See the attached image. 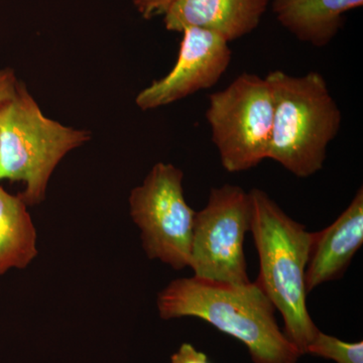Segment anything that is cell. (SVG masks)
Masks as SVG:
<instances>
[{
	"mask_svg": "<svg viewBox=\"0 0 363 363\" xmlns=\"http://www.w3.org/2000/svg\"><path fill=\"white\" fill-rule=\"evenodd\" d=\"M307 353L337 363H363V342H345L319 330L308 346Z\"/></svg>",
	"mask_w": 363,
	"mask_h": 363,
	"instance_id": "13",
	"label": "cell"
},
{
	"mask_svg": "<svg viewBox=\"0 0 363 363\" xmlns=\"http://www.w3.org/2000/svg\"><path fill=\"white\" fill-rule=\"evenodd\" d=\"M162 319L196 317L247 346L255 363H298L302 357L277 324L269 298L255 283L177 279L157 295Z\"/></svg>",
	"mask_w": 363,
	"mask_h": 363,
	"instance_id": "1",
	"label": "cell"
},
{
	"mask_svg": "<svg viewBox=\"0 0 363 363\" xmlns=\"http://www.w3.org/2000/svg\"><path fill=\"white\" fill-rule=\"evenodd\" d=\"M183 179L182 169L157 162L130 196V216L147 257L175 269L190 264L197 213L186 202Z\"/></svg>",
	"mask_w": 363,
	"mask_h": 363,
	"instance_id": "6",
	"label": "cell"
},
{
	"mask_svg": "<svg viewBox=\"0 0 363 363\" xmlns=\"http://www.w3.org/2000/svg\"><path fill=\"white\" fill-rule=\"evenodd\" d=\"M272 126L267 159L279 162L298 178L323 168L329 143L337 136L342 113L319 72L291 76L269 72Z\"/></svg>",
	"mask_w": 363,
	"mask_h": 363,
	"instance_id": "3",
	"label": "cell"
},
{
	"mask_svg": "<svg viewBox=\"0 0 363 363\" xmlns=\"http://www.w3.org/2000/svg\"><path fill=\"white\" fill-rule=\"evenodd\" d=\"M37 238L28 205L0 186V276L26 269L37 257Z\"/></svg>",
	"mask_w": 363,
	"mask_h": 363,
	"instance_id": "12",
	"label": "cell"
},
{
	"mask_svg": "<svg viewBox=\"0 0 363 363\" xmlns=\"http://www.w3.org/2000/svg\"><path fill=\"white\" fill-rule=\"evenodd\" d=\"M171 363H210L206 354L196 350L190 343L182 344L171 357Z\"/></svg>",
	"mask_w": 363,
	"mask_h": 363,
	"instance_id": "16",
	"label": "cell"
},
{
	"mask_svg": "<svg viewBox=\"0 0 363 363\" xmlns=\"http://www.w3.org/2000/svg\"><path fill=\"white\" fill-rule=\"evenodd\" d=\"M138 13L145 20L162 16L174 0H131Z\"/></svg>",
	"mask_w": 363,
	"mask_h": 363,
	"instance_id": "14",
	"label": "cell"
},
{
	"mask_svg": "<svg viewBox=\"0 0 363 363\" xmlns=\"http://www.w3.org/2000/svg\"><path fill=\"white\" fill-rule=\"evenodd\" d=\"M363 0H272L277 20L298 40L326 47L343 26V16Z\"/></svg>",
	"mask_w": 363,
	"mask_h": 363,
	"instance_id": "11",
	"label": "cell"
},
{
	"mask_svg": "<svg viewBox=\"0 0 363 363\" xmlns=\"http://www.w3.org/2000/svg\"><path fill=\"white\" fill-rule=\"evenodd\" d=\"M252 231L259 257L257 285L284 319V334L306 354L319 329L307 308L305 274L314 233L294 220L260 189L250 192Z\"/></svg>",
	"mask_w": 363,
	"mask_h": 363,
	"instance_id": "2",
	"label": "cell"
},
{
	"mask_svg": "<svg viewBox=\"0 0 363 363\" xmlns=\"http://www.w3.org/2000/svg\"><path fill=\"white\" fill-rule=\"evenodd\" d=\"M250 193L240 186L213 188L206 206L197 212L189 267L197 278L247 284L245 234L252 224Z\"/></svg>",
	"mask_w": 363,
	"mask_h": 363,
	"instance_id": "7",
	"label": "cell"
},
{
	"mask_svg": "<svg viewBox=\"0 0 363 363\" xmlns=\"http://www.w3.org/2000/svg\"><path fill=\"white\" fill-rule=\"evenodd\" d=\"M271 0H174L162 14L169 32L189 28L216 33L226 42L252 33Z\"/></svg>",
	"mask_w": 363,
	"mask_h": 363,
	"instance_id": "9",
	"label": "cell"
},
{
	"mask_svg": "<svg viewBox=\"0 0 363 363\" xmlns=\"http://www.w3.org/2000/svg\"><path fill=\"white\" fill-rule=\"evenodd\" d=\"M272 112L269 83L255 74L242 73L210 95L205 116L227 172L247 171L267 159Z\"/></svg>",
	"mask_w": 363,
	"mask_h": 363,
	"instance_id": "5",
	"label": "cell"
},
{
	"mask_svg": "<svg viewBox=\"0 0 363 363\" xmlns=\"http://www.w3.org/2000/svg\"><path fill=\"white\" fill-rule=\"evenodd\" d=\"M182 33L174 68L136 96L135 104L142 111L166 106L213 87L230 65L229 43L216 33L196 28H186Z\"/></svg>",
	"mask_w": 363,
	"mask_h": 363,
	"instance_id": "8",
	"label": "cell"
},
{
	"mask_svg": "<svg viewBox=\"0 0 363 363\" xmlns=\"http://www.w3.org/2000/svg\"><path fill=\"white\" fill-rule=\"evenodd\" d=\"M21 82L11 69H0V105L16 94Z\"/></svg>",
	"mask_w": 363,
	"mask_h": 363,
	"instance_id": "15",
	"label": "cell"
},
{
	"mask_svg": "<svg viewBox=\"0 0 363 363\" xmlns=\"http://www.w3.org/2000/svg\"><path fill=\"white\" fill-rule=\"evenodd\" d=\"M90 131L49 118L21 83L0 105V182H23L28 206L44 201L50 179L71 150L89 142Z\"/></svg>",
	"mask_w": 363,
	"mask_h": 363,
	"instance_id": "4",
	"label": "cell"
},
{
	"mask_svg": "<svg viewBox=\"0 0 363 363\" xmlns=\"http://www.w3.org/2000/svg\"><path fill=\"white\" fill-rule=\"evenodd\" d=\"M363 243V190L331 225L314 233L305 274L306 292L340 279Z\"/></svg>",
	"mask_w": 363,
	"mask_h": 363,
	"instance_id": "10",
	"label": "cell"
}]
</instances>
